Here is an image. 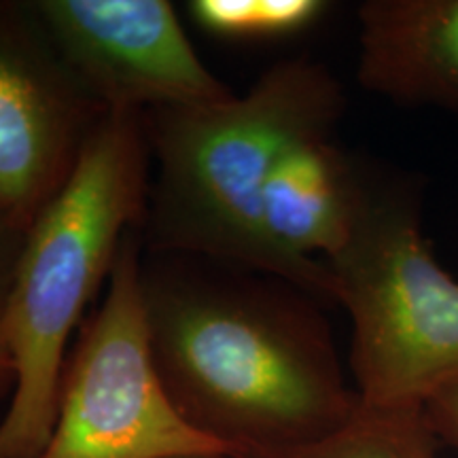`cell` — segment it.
Here are the masks:
<instances>
[{
  "mask_svg": "<svg viewBox=\"0 0 458 458\" xmlns=\"http://www.w3.org/2000/svg\"><path fill=\"white\" fill-rule=\"evenodd\" d=\"M108 113L62 60L34 11L30 28L0 37V219L26 233Z\"/></svg>",
  "mask_w": 458,
  "mask_h": 458,
  "instance_id": "7",
  "label": "cell"
},
{
  "mask_svg": "<svg viewBox=\"0 0 458 458\" xmlns=\"http://www.w3.org/2000/svg\"><path fill=\"white\" fill-rule=\"evenodd\" d=\"M342 111V85L327 66L291 57L244 96L142 113L151 151L142 249L272 276L261 238L267 181L295 142L334 131Z\"/></svg>",
  "mask_w": 458,
  "mask_h": 458,
  "instance_id": "2",
  "label": "cell"
},
{
  "mask_svg": "<svg viewBox=\"0 0 458 458\" xmlns=\"http://www.w3.org/2000/svg\"><path fill=\"white\" fill-rule=\"evenodd\" d=\"M425 416L431 425L435 437L458 450V380L442 388L425 405Z\"/></svg>",
  "mask_w": 458,
  "mask_h": 458,
  "instance_id": "13",
  "label": "cell"
},
{
  "mask_svg": "<svg viewBox=\"0 0 458 458\" xmlns=\"http://www.w3.org/2000/svg\"><path fill=\"white\" fill-rule=\"evenodd\" d=\"M369 179L334 142L308 136L280 157L261 204V238L272 276L317 300L335 301L327 267L351 236Z\"/></svg>",
  "mask_w": 458,
  "mask_h": 458,
  "instance_id": "8",
  "label": "cell"
},
{
  "mask_svg": "<svg viewBox=\"0 0 458 458\" xmlns=\"http://www.w3.org/2000/svg\"><path fill=\"white\" fill-rule=\"evenodd\" d=\"M140 267V229H131L119 249L105 301L85 320L68 352L55 425L38 458L233 454L189 427L159 380Z\"/></svg>",
  "mask_w": 458,
  "mask_h": 458,
  "instance_id": "5",
  "label": "cell"
},
{
  "mask_svg": "<svg viewBox=\"0 0 458 458\" xmlns=\"http://www.w3.org/2000/svg\"><path fill=\"white\" fill-rule=\"evenodd\" d=\"M30 9L106 111L147 113L233 98L202 64L165 0H38Z\"/></svg>",
  "mask_w": 458,
  "mask_h": 458,
  "instance_id": "6",
  "label": "cell"
},
{
  "mask_svg": "<svg viewBox=\"0 0 458 458\" xmlns=\"http://www.w3.org/2000/svg\"><path fill=\"white\" fill-rule=\"evenodd\" d=\"M142 303L159 380L182 420L233 454L320 442L359 411L312 297L283 280L148 253Z\"/></svg>",
  "mask_w": 458,
  "mask_h": 458,
  "instance_id": "1",
  "label": "cell"
},
{
  "mask_svg": "<svg viewBox=\"0 0 458 458\" xmlns=\"http://www.w3.org/2000/svg\"><path fill=\"white\" fill-rule=\"evenodd\" d=\"M323 0H196L189 4L204 30L227 38L293 37L327 13Z\"/></svg>",
  "mask_w": 458,
  "mask_h": 458,
  "instance_id": "11",
  "label": "cell"
},
{
  "mask_svg": "<svg viewBox=\"0 0 458 458\" xmlns=\"http://www.w3.org/2000/svg\"><path fill=\"white\" fill-rule=\"evenodd\" d=\"M352 323L351 368L369 410H425L458 380V280L435 259L414 199L371 185L325 261Z\"/></svg>",
  "mask_w": 458,
  "mask_h": 458,
  "instance_id": "4",
  "label": "cell"
},
{
  "mask_svg": "<svg viewBox=\"0 0 458 458\" xmlns=\"http://www.w3.org/2000/svg\"><path fill=\"white\" fill-rule=\"evenodd\" d=\"M172 458H249L238 454H185V456H172Z\"/></svg>",
  "mask_w": 458,
  "mask_h": 458,
  "instance_id": "14",
  "label": "cell"
},
{
  "mask_svg": "<svg viewBox=\"0 0 458 458\" xmlns=\"http://www.w3.org/2000/svg\"><path fill=\"white\" fill-rule=\"evenodd\" d=\"M359 26L365 89L458 113V0H368Z\"/></svg>",
  "mask_w": 458,
  "mask_h": 458,
  "instance_id": "9",
  "label": "cell"
},
{
  "mask_svg": "<svg viewBox=\"0 0 458 458\" xmlns=\"http://www.w3.org/2000/svg\"><path fill=\"white\" fill-rule=\"evenodd\" d=\"M151 151L142 113L111 111L72 176L26 229L7 295L15 391L0 416V458H38L55 425L68 342L123 238L145 221Z\"/></svg>",
  "mask_w": 458,
  "mask_h": 458,
  "instance_id": "3",
  "label": "cell"
},
{
  "mask_svg": "<svg viewBox=\"0 0 458 458\" xmlns=\"http://www.w3.org/2000/svg\"><path fill=\"white\" fill-rule=\"evenodd\" d=\"M425 410L359 411L320 442L267 458H439Z\"/></svg>",
  "mask_w": 458,
  "mask_h": 458,
  "instance_id": "10",
  "label": "cell"
},
{
  "mask_svg": "<svg viewBox=\"0 0 458 458\" xmlns=\"http://www.w3.org/2000/svg\"><path fill=\"white\" fill-rule=\"evenodd\" d=\"M21 240H24V232L0 219V408L4 403L9 405L15 391V359L9 346L7 327H4V312H7V295Z\"/></svg>",
  "mask_w": 458,
  "mask_h": 458,
  "instance_id": "12",
  "label": "cell"
}]
</instances>
